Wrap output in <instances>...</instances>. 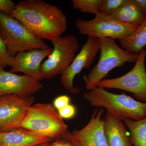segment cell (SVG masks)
<instances>
[{"instance_id":"obj_8","label":"cell","mask_w":146,"mask_h":146,"mask_svg":"<svg viewBox=\"0 0 146 146\" xmlns=\"http://www.w3.org/2000/svg\"><path fill=\"white\" fill-rule=\"evenodd\" d=\"M146 49L144 48L139 53L135 65L128 72L116 78H104L97 86L128 91L136 99L146 102Z\"/></svg>"},{"instance_id":"obj_26","label":"cell","mask_w":146,"mask_h":146,"mask_svg":"<svg viewBox=\"0 0 146 146\" xmlns=\"http://www.w3.org/2000/svg\"><path fill=\"white\" fill-rule=\"evenodd\" d=\"M146 15V0H134Z\"/></svg>"},{"instance_id":"obj_9","label":"cell","mask_w":146,"mask_h":146,"mask_svg":"<svg viewBox=\"0 0 146 146\" xmlns=\"http://www.w3.org/2000/svg\"><path fill=\"white\" fill-rule=\"evenodd\" d=\"M34 102L32 96L8 95L0 97V131L20 127Z\"/></svg>"},{"instance_id":"obj_24","label":"cell","mask_w":146,"mask_h":146,"mask_svg":"<svg viewBox=\"0 0 146 146\" xmlns=\"http://www.w3.org/2000/svg\"><path fill=\"white\" fill-rule=\"evenodd\" d=\"M58 114L63 119H70L76 114V108L72 105L69 104L62 109L58 110Z\"/></svg>"},{"instance_id":"obj_20","label":"cell","mask_w":146,"mask_h":146,"mask_svg":"<svg viewBox=\"0 0 146 146\" xmlns=\"http://www.w3.org/2000/svg\"><path fill=\"white\" fill-rule=\"evenodd\" d=\"M126 1L127 0H102L100 12L110 16L121 8Z\"/></svg>"},{"instance_id":"obj_17","label":"cell","mask_w":146,"mask_h":146,"mask_svg":"<svg viewBox=\"0 0 146 146\" xmlns=\"http://www.w3.org/2000/svg\"><path fill=\"white\" fill-rule=\"evenodd\" d=\"M118 40L122 48L139 54L146 46V19L132 34Z\"/></svg>"},{"instance_id":"obj_25","label":"cell","mask_w":146,"mask_h":146,"mask_svg":"<svg viewBox=\"0 0 146 146\" xmlns=\"http://www.w3.org/2000/svg\"><path fill=\"white\" fill-rule=\"evenodd\" d=\"M70 98L68 96H60L54 100V107L57 110H59L70 104Z\"/></svg>"},{"instance_id":"obj_18","label":"cell","mask_w":146,"mask_h":146,"mask_svg":"<svg viewBox=\"0 0 146 146\" xmlns=\"http://www.w3.org/2000/svg\"><path fill=\"white\" fill-rule=\"evenodd\" d=\"M123 121L130 131L133 145L146 146V117L138 121L125 119Z\"/></svg>"},{"instance_id":"obj_21","label":"cell","mask_w":146,"mask_h":146,"mask_svg":"<svg viewBox=\"0 0 146 146\" xmlns=\"http://www.w3.org/2000/svg\"><path fill=\"white\" fill-rule=\"evenodd\" d=\"M49 146H81L70 131L68 130L54 141L50 142Z\"/></svg>"},{"instance_id":"obj_23","label":"cell","mask_w":146,"mask_h":146,"mask_svg":"<svg viewBox=\"0 0 146 146\" xmlns=\"http://www.w3.org/2000/svg\"><path fill=\"white\" fill-rule=\"evenodd\" d=\"M16 5L11 0H0V11L11 16Z\"/></svg>"},{"instance_id":"obj_12","label":"cell","mask_w":146,"mask_h":146,"mask_svg":"<svg viewBox=\"0 0 146 146\" xmlns=\"http://www.w3.org/2000/svg\"><path fill=\"white\" fill-rule=\"evenodd\" d=\"M53 48L35 49L18 53L13 57L10 72H23L35 79L42 80L40 67L42 61L52 52Z\"/></svg>"},{"instance_id":"obj_7","label":"cell","mask_w":146,"mask_h":146,"mask_svg":"<svg viewBox=\"0 0 146 146\" xmlns=\"http://www.w3.org/2000/svg\"><path fill=\"white\" fill-rule=\"evenodd\" d=\"M95 15L92 20L76 19L75 25L80 34L90 38L110 37L119 40L132 34L139 26L121 23L101 12Z\"/></svg>"},{"instance_id":"obj_4","label":"cell","mask_w":146,"mask_h":146,"mask_svg":"<svg viewBox=\"0 0 146 146\" xmlns=\"http://www.w3.org/2000/svg\"><path fill=\"white\" fill-rule=\"evenodd\" d=\"M20 127L37 136L55 140L65 133L68 126L50 103H37L29 108Z\"/></svg>"},{"instance_id":"obj_15","label":"cell","mask_w":146,"mask_h":146,"mask_svg":"<svg viewBox=\"0 0 146 146\" xmlns=\"http://www.w3.org/2000/svg\"><path fill=\"white\" fill-rule=\"evenodd\" d=\"M53 141L35 135L21 127L0 131V146H33Z\"/></svg>"},{"instance_id":"obj_11","label":"cell","mask_w":146,"mask_h":146,"mask_svg":"<svg viewBox=\"0 0 146 146\" xmlns=\"http://www.w3.org/2000/svg\"><path fill=\"white\" fill-rule=\"evenodd\" d=\"M43 87L40 81L0 68V97L8 95L32 96Z\"/></svg>"},{"instance_id":"obj_5","label":"cell","mask_w":146,"mask_h":146,"mask_svg":"<svg viewBox=\"0 0 146 146\" xmlns=\"http://www.w3.org/2000/svg\"><path fill=\"white\" fill-rule=\"evenodd\" d=\"M0 37L13 57L22 52L50 48L44 41L32 35L18 20L1 11Z\"/></svg>"},{"instance_id":"obj_6","label":"cell","mask_w":146,"mask_h":146,"mask_svg":"<svg viewBox=\"0 0 146 146\" xmlns=\"http://www.w3.org/2000/svg\"><path fill=\"white\" fill-rule=\"evenodd\" d=\"M51 42L52 52L40 67L42 78L46 80L62 75L73 62L80 47L78 39L73 35L60 36Z\"/></svg>"},{"instance_id":"obj_2","label":"cell","mask_w":146,"mask_h":146,"mask_svg":"<svg viewBox=\"0 0 146 146\" xmlns=\"http://www.w3.org/2000/svg\"><path fill=\"white\" fill-rule=\"evenodd\" d=\"M83 98L92 106L106 108L122 121H138L146 117V102L136 100L124 93L114 94L97 86L84 93Z\"/></svg>"},{"instance_id":"obj_3","label":"cell","mask_w":146,"mask_h":146,"mask_svg":"<svg viewBox=\"0 0 146 146\" xmlns=\"http://www.w3.org/2000/svg\"><path fill=\"white\" fill-rule=\"evenodd\" d=\"M99 39L100 54L98 62L89 74L83 76L88 90L97 87L113 69L121 67L126 63H136L139 56V54L129 52L120 47L115 39L110 37Z\"/></svg>"},{"instance_id":"obj_13","label":"cell","mask_w":146,"mask_h":146,"mask_svg":"<svg viewBox=\"0 0 146 146\" xmlns=\"http://www.w3.org/2000/svg\"><path fill=\"white\" fill-rule=\"evenodd\" d=\"M104 111L102 108L96 110L85 127L71 132L81 146H107L103 118Z\"/></svg>"},{"instance_id":"obj_22","label":"cell","mask_w":146,"mask_h":146,"mask_svg":"<svg viewBox=\"0 0 146 146\" xmlns=\"http://www.w3.org/2000/svg\"><path fill=\"white\" fill-rule=\"evenodd\" d=\"M13 57L9 53L5 44L0 37V68L4 69L13 63Z\"/></svg>"},{"instance_id":"obj_27","label":"cell","mask_w":146,"mask_h":146,"mask_svg":"<svg viewBox=\"0 0 146 146\" xmlns=\"http://www.w3.org/2000/svg\"><path fill=\"white\" fill-rule=\"evenodd\" d=\"M50 143H44L38 144L33 146H49Z\"/></svg>"},{"instance_id":"obj_1","label":"cell","mask_w":146,"mask_h":146,"mask_svg":"<svg viewBox=\"0 0 146 146\" xmlns=\"http://www.w3.org/2000/svg\"><path fill=\"white\" fill-rule=\"evenodd\" d=\"M11 16L38 39L52 41L68 28L67 16L58 7L43 0H23L16 4Z\"/></svg>"},{"instance_id":"obj_10","label":"cell","mask_w":146,"mask_h":146,"mask_svg":"<svg viewBox=\"0 0 146 146\" xmlns=\"http://www.w3.org/2000/svg\"><path fill=\"white\" fill-rule=\"evenodd\" d=\"M100 49L99 39L88 37L86 43L82 47L81 50L60 77V83L66 90L72 94L79 92V88L74 85L75 77L83 69L91 67Z\"/></svg>"},{"instance_id":"obj_19","label":"cell","mask_w":146,"mask_h":146,"mask_svg":"<svg viewBox=\"0 0 146 146\" xmlns=\"http://www.w3.org/2000/svg\"><path fill=\"white\" fill-rule=\"evenodd\" d=\"M72 2L74 9L95 15L101 12L102 0H72Z\"/></svg>"},{"instance_id":"obj_16","label":"cell","mask_w":146,"mask_h":146,"mask_svg":"<svg viewBox=\"0 0 146 146\" xmlns=\"http://www.w3.org/2000/svg\"><path fill=\"white\" fill-rule=\"evenodd\" d=\"M110 16L116 21L136 26H140L146 19V15L134 0H127L121 8Z\"/></svg>"},{"instance_id":"obj_14","label":"cell","mask_w":146,"mask_h":146,"mask_svg":"<svg viewBox=\"0 0 146 146\" xmlns=\"http://www.w3.org/2000/svg\"><path fill=\"white\" fill-rule=\"evenodd\" d=\"M123 121L107 111L104 119V131L107 146H133Z\"/></svg>"}]
</instances>
